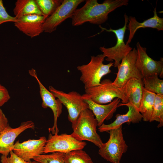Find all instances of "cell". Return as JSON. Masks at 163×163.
Listing matches in <instances>:
<instances>
[{
	"instance_id": "obj_26",
	"label": "cell",
	"mask_w": 163,
	"mask_h": 163,
	"mask_svg": "<svg viewBox=\"0 0 163 163\" xmlns=\"http://www.w3.org/2000/svg\"><path fill=\"white\" fill-rule=\"evenodd\" d=\"M63 153L56 152L49 154H42L35 157L33 160L41 163H65Z\"/></svg>"
},
{
	"instance_id": "obj_4",
	"label": "cell",
	"mask_w": 163,
	"mask_h": 163,
	"mask_svg": "<svg viewBox=\"0 0 163 163\" xmlns=\"http://www.w3.org/2000/svg\"><path fill=\"white\" fill-rule=\"evenodd\" d=\"M85 92L82 96L99 104L110 103L116 98L121 99L123 104L128 103L122 89L114 85L109 79L103 80L99 85L85 89Z\"/></svg>"
},
{
	"instance_id": "obj_12",
	"label": "cell",
	"mask_w": 163,
	"mask_h": 163,
	"mask_svg": "<svg viewBox=\"0 0 163 163\" xmlns=\"http://www.w3.org/2000/svg\"><path fill=\"white\" fill-rule=\"evenodd\" d=\"M32 76L35 78L39 87L40 93L42 100V107L44 108L49 107L53 112L54 122L53 126L49 128V132L53 135L58 134L59 130L57 126V120L62 112V104L49 91L44 87L37 77L36 70L32 69L29 71Z\"/></svg>"
},
{
	"instance_id": "obj_29",
	"label": "cell",
	"mask_w": 163,
	"mask_h": 163,
	"mask_svg": "<svg viewBox=\"0 0 163 163\" xmlns=\"http://www.w3.org/2000/svg\"><path fill=\"white\" fill-rule=\"evenodd\" d=\"M10 98L8 90L0 83V107L8 102Z\"/></svg>"
},
{
	"instance_id": "obj_6",
	"label": "cell",
	"mask_w": 163,
	"mask_h": 163,
	"mask_svg": "<svg viewBox=\"0 0 163 163\" xmlns=\"http://www.w3.org/2000/svg\"><path fill=\"white\" fill-rule=\"evenodd\" d=\"M124 17V25L118 29H113L110 28L107 29L99 25L102 31L105 30L112 32L115 34L116 37L117 42L114 46L109 48H105L104 46L99 48L100 50L103 53L102 54L105 57H107L105 59L107 61L112 62L114 61L113 66L115 67H117L122 59L133 49L129 44H126L124 41L125 34L127 29V24L129 22V17L126 14Z\"/></svg>"
},
{
	"instance_id": "obj_30",
	"label": "cell",
	"mask_w": 163,
	"mask_h": 163,
	"mask_svg": "<svg viewBox=\"0 0 163 163\" xmlns=\"http://www.w3.org/2000/svg\"><path fill=\"white\" fill-rule=\"evenodd\" d=\"M8 125V119L0 108V134Z\"/></svg>"
},
{
	"instance_id": "obj_24",
	"label": "cell",
	"mask_w": 163,
	"mask_h": 163,
	"mask_svg": "<svg viewBox=\"0 0 163 163\" xmlns=\"http://www.w3.org/2000/svg\"><path fill=\"white\" fill-rule=\"evenodd\" d=\"M43 15L48 18L60 6L63 0H35Z\"/></svg>"
},
{
	"instance_id": "obj_15",
	"label": "cell",
	"mask_w": 163,
	"mask_h": 163,
	"mask_svg": "<svg viewBox=\"0 0 163 163\" xmlns=\"http://www.w3.org/2000/svg\"><path fill=\"white\" fill-rule=\"evenodd\" d=\"M47 18L37 14L25 16L17 19L14 25L20 31L32 38L43 32L42 26Z\"/></svg>"
},
{
	"instance_id": "obj_9",
	"label": "cell",
	"mask_w": 163,
	"mask_h": 163,
	"mask_svg": "<svg viewBox=\"0 0 163 163\" xmlns=\"http://www.w3.org/2000/svg\"><path fill=\"white\" fill-rule=\"evenodd\" d=\"M84 0H64L60 6L43 24V31L51 33L66 19L72 18L78 6Z\"/></svg>"
},
{
	"instance_id": "obj_22",
	"label": "cell",
	"mask_w": 163,
	"mask_h": 163,
	"mask_svg": "<svg viewBox=\"0 0 163 163\" xmlns=\"http://www.w3.org/2000/svg\"><path fill=\"white\" fill-rule=\"evenodd\" d=\"M65 163H93L89 155L82 149L63 153Z\"/></svg>"
},
{
	"instance_id": "obj_17",
	"label": "cell",
	"mask_w": 163,
	"mask_h": 163,
	"mask_svg": "<svg viewBox=\"0 0 163 163\" xmlns=\"http://www.w3.org/2000/svg\"><path fill=\"white\" fill-rule=\"evenodd\" d=\"M126 106L128 107V110L125 114H117L115 116L116 119L112 123L108 124L103 123L98 128L100 132H108L110 130L118 128L126 123H139L142 119V116L139 111L133 105L127 103L119 104L118 107Z\"/></svg>"
},
{
	"instance_id": "obj_2",
	"label": "cell",
	"mask_w": 163,
	"mask_h": 163,
	"mask_svg": "<svg viewBox=\"0 0 163 163\" xmlns=\"http://www.w3.org/2000/svg\"><path fill=\"white\" fill-rule=\"evenodd\" d=\"M98 122L92 111L89 109L82 111L74 124L72 136L79 141H89L99 148L103 142L97 131Z\"/></svg>"
},
{
	"instance_id": "obj_27",
	"label": "cell",
	"mask_w": 163,
	"mask_h": 163,
	"mask_svg": "<svg viewBox=\"0 0 163 163\" xmlns=\"http://www.w3.org/2000/svg\"><path fill=\"white\" fill-rule=\"evenodd\" d=\"M10 156L2 155L1 157V163H32L31 160L26 161L18 156L11 151Z\"/></svg>"
},
{
	"instance_id": "obj_28",
	"label": "cell",
	"mask_w": 163,
	"mask_h": 163,
	"mask_svg": "<svg viewBox=\"0 0 163 163\" xmlns=\"http://www.w3.org/2000/svg\"><path fill=\"white\" fill-rule=\"evenodd\" d=\"M16 20L14 17H12L8 14L4 5L2 0H0V25L8 22L14 23Z\"/></svg>"
},
{
	"instance_id": "obj_16",
	"label": "cell",
	"mask_w": 163,
	"mask_h": 163,
	"mask_svg": "<svg viewBox=\"0 0 163 163\" xmlns=\"http://www.w3.org/2000/svg\"><path fill=\"white\" fill-rule=\"evenodd\" d=\"M82 96L84 100L88 104V109L94 115L99 127L104 123L105 120H108L112 117L120 101V99L116 98L108 104H101L94 102L89 98Z\"/></svg>"
},
{
	"instance_id": "obj_31",
	"label": "cell",
	"mask_w": 163,
	"mask_h": 163,
	"mask_svg": "<svg viewBox=\"0 0 163 163\" xmlns=\"http://www.w3.org/2000/svg\"><path fill=\"white\" fill-rule=\"evenodd\" d=\"M32 163H41L40 162L34 160L33 161H32Z\"/></svg>"
},
{
	"instance_id": "obj_18",
	"label": "cell",
	"mask_w": 163,
	"mask_h": 163,
	"mask_svg": "<svg viewBox=\"0 0 163 163\" xmlns=\"http://www.w3.org/2000/svg\"><path fill=\"white\" fill-rule=\"evenodd\" d=\"M153 12V17L142 22L138 21L134 17L131 16L128 17L129 24L127 25V27L129 32L126 44L131 43L136 32L139 28L149 27L156 29L158 31L163 30V18L158 15L156 7L154 8Z\"/></svg>"
},
{
	"instance_id": "obj_7",
	"label": "cell",
	"mask_w": 163,
	"mask_h": 163,
	"mask_svg": "<svg viewBox=\"0 0 163 163\" xmlns=\"http://www.w3.org/2000/svg\"><path fill=\"white\" fill-rule=\"evenodd\" d=\"M49 91L66 108L68 113V119L71 123L72 126L80 113L89 108L88 104L84 100L82 95L77 92L73 91L66 93L51 86H49Z\"/></svg>"
},
{
	"instance_id": "obj_11",
	"label": "cell",
	"mask_w": 163,
	"mask_h": 163,
	"mask_svg": "<svg viewBox=\"0 0 163 163\" xmlns=\"http://www.w3.org/2000/svg\"><path fill=\"white\" fill-rule=\"evenodd\" d=\"M137 56L136 66L143 77L150 76L157 74L162 78L163 76V59L157 61L150 57L147 54L146 48L142 46L139 43H137Z\"/></svg>"
},
{
	"instance_id": "obj_1",
	"label": "cell",
	"mask_w": 163,
	"mask_h": 163,
	"mask_svg": "<svg viewBox=\"0 0 163 163\" xmlns=\"http://www.w3.org/2000/svg\"><path fill=\"white\" fill-rule=\"evenodd\" d=\"M128 0H105L100 4L97 0H87L84 5L76 9L72 18V26L82 25L86 22L100 25L108 19V15L117 8L128 4Z\"/></svg>"
},
{
	"instance_id": "obj_23",
	"label": "cell",
	"mask_w": 163,
	"mask_h": 163,
	"mask_svg": "<svg viewBox=\"0 0 163 163\" xmlns=\"http://www.w3.org/2000/svg\"><path fill=\"white\" fill-rule=\"evenodd\" d=\"M158 75L155 74L142 78L145 89L156 94L163 95V80L159 79Z\"/></svg>"
},
{
	"instance_id": "obj_21",
	"label": "cell",
	"mask_w": 163,
	"mask_h": 163,
	"mask_svg": "<svg viewBox=\"0 0 163 163\" xmlns=\"http://www.w3.org/2000/svg\"><path fill=\"white\" fill-rule=\"evenodd\" d=\"M155 94L146 90L144 87L139 111L144 121L150 122Z\"/></svg>"
},
{
	"instance_id": "obj_10",
	"label": "cell",
	"mask_w": 163,
	"mask_h": 163,
	"mask_svg": "<svg viewBox=\"0 0 163 163\" xmlns=\"http://www.w3.org/2000/svg\"><path fill=\"white\" fill-rule=\"evenodd\" d=\"M137 56L136 49L134 48L122 59L117 67L118 69L117 76L113 84L122 88L130 78H135L142 79V76L136 66Z\"/></svg>"
},
{
	"instance_id": "obj_19",
	"label": "cell",
	"mask_w": 163,
	"mask_h": 163,
	"mask_svg": "<svg viewBox=\"0 0 163 163\" xmlns=\"http://www.w3.org/2000/svg\"><path fill=\"white\" fill-rule=\"evenodd\" d=\"M144 84L142 79L133 78L122 88L128 103L134 106L139 111L142 99Z\"/></svg>"
},
{
	"instance_id": "obj_13",
	"label": "cell",
	"mask_w": 163,
	"mask_h": 163,
	"mask_svg": "<svg viewBox=\"0 0 163 163\" xmlns=\"http://www.w3.org/2000/svg\"><path fill=\"white\" fill-rule=\"evenodd\" d=\"M46 140L45 137L42 136L38 139H30L22 143L18 141L14 144L13 151L22 159L29 161L44 153Z\"/></svg>"
},
{
	"instance_id": "obj_14",
	"label": "cell",
	"mask_w": 163,
	"mask_h": 163,
	"mask_svg": "<svg viewBox=\"0 0 163 163\" xmlns=\"http://www.w3.org/2000/svg\"><path fill=\"white\" fill-rule=\"evenodd\" d=\"M34 124L31 120L22 122L18 127L12 128L9 125L0 134V154L8 156L13 151L17 137L27 129H34Z\"/></svg>"
},
{
	"instance_id": "obj_25",
	"label": "cell",
	"mask_w": 163,
	"mask_h": 163,
	"mask_svg": "<svg viewBox=\"0 0 163 163\" xmlns=\"http://www.w3.org/2000/svg\"><path fill=\"white\" fill-rule=\"evenodd\" d=\"M156 121L159 123L157 127L163 126V95L156 94L150 122Z\"/></svg>"
},
{
	"instance_id": "obj_5",
	"label": "cell",
	"mask_w": 163,
	"mask_h": 163,
	"mask_svg": "<svg viewBox=\"0 0 163 163\" xmlns=\"http://www.w3.org/2000/svg\"><path fill=\"white\" fill-rule=\"evenodd\" d=\"M110 137L99 148V154L103 158L112 163H120L123 154L128 148L124 139L122 126L108 131Z\"/></svg>"
},
{
	"instance_id": "obj_8",
	"label": "cell",
	"mask_w": 163,
	"mask_h": 163,
	"mask_svg": "<svg viewBox=\"0 0 163 163\" xmlns=\"http://www.w3.org/2000/svg\"><path fill=\"white\" fill-rule=\"evenodd\" d=\"M49 133L44 147V154L56 152L66 153L83 149L87 145L85 142L77 140L71 134L62 133L53 135L50 132Z\"/></svg>"
},
{
	"instance_id": "obj_20",
	"label": "cell",
	"mask_w": 163,
	"mask_h": 163,
	"mask_svg": "<svg viewBox=\"0 0 163 163\" xmlns=\"http://www.w3.org/2000/svg\"><path fill=\"white\" fill-rule=\"evenodd\" d=\"M13 12L16 19L32 14L44 16L35 0H17Z\"/></svg>"
},
{
	"instance_id": "obj_3",
	"label": "cell",
	"mask_w": 163,
	"mask_h": 163,
	"mask_svg": "<svg viewBox=\"0 0 163 163\" xmlns=\"http://www.w3.org/2000/svg\"><path fill=\"white\" fill-rule=\"evenodd\" d=\"M105 58L103 54L92 56L88 63L77 67L81 73L80 80L85 89L99 85L102 78L111 72L110 68L113 66L114 62L104 64L103 62Z\"/></svg>"
}]
</instances>
